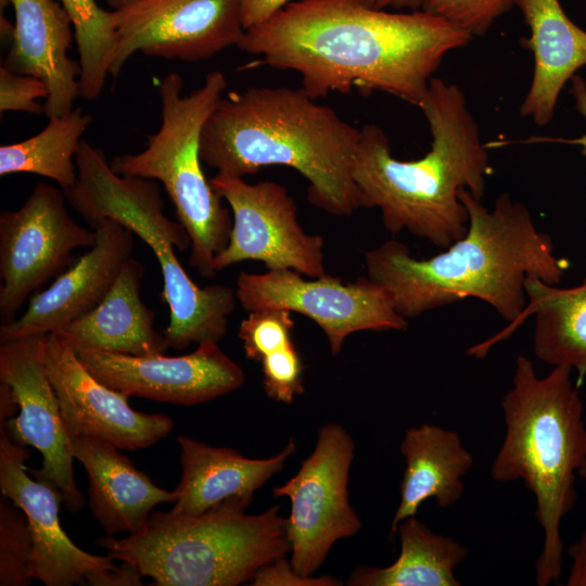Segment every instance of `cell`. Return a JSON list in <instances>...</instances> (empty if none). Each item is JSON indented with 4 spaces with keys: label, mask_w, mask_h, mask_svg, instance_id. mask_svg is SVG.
<instances>
[{
    "label": "cell",
    "mask_w": 586,
    "mask_h": 586,
    "mask_svg": "<svg viewBox=\"0 0 586 586\" xmlns=\"http://www.w3.org/2000/svg\"><path fill=\"white\" fill-rule=\"evenodd\" d=\"M180 445L182 475L174 489L173 512L201 514L230 499L251 505L254 493L280 472L296 451L294 438L277 455L251 459L238 450L213 447L186 435L177 436Z\"/></svg>",
    "instance_id": "ffe728a7"
},
{
    "label": "cell",
    "mask_w": 586,
    "mask_h": 586,
    "mask_svg": "<svg viewBox=\"0 0 586 586\" xmlns=\"http://www.w3.org/2000/svg\"><path fill=\"white\" fill-rule=\"evenodd\" d=\"M252 586H340L343 583L330 575L298 574L286 556L262 566L250 583Z\"/></svg>",
    "instance_id": "836d02e7"
},
{
    "label": "cell",
    "mask_w": 586,
    "mask_h": 586,
    "mask_svg": "<svg viewBox=\"0 0 586 586\" xmlns=\"http://www.w3.org/2000/svg\"><path fill=\"white\" fill-rule=\"evenodd\" d=\"M105 1L111 8H114L116 10L136 0H105Z\"/></svg>",
    "instance_id": "60d3db41"
},
{
    "label": "cell",
    "mask_w": 586,
    "mask_h": 586,
    "mask_svg": "<svg viewBox=\"0 0 586 586\" xmlns=\"http://www.w3.org/2000/svg\"><path fill=\"white\" fill-rule=\"evenodd\" d=\"M227 87L225 75L213 71L200 88L182 95V77L167 74L157 87L158 130L148 136L143 151L115 156L110 162L118 175L163 184L177 220L189 233L190 265L203 278L215 277L214 258L227 246L232 228L230 212L205 177L200 154L203 127Z\"/></svg>",
    "instance_id": "ba28073f"
},
{
    "label": "cell",
    "mask_w": 586,
    "mask_h": 586,
    "mask_svg": "<svg viewBox=\"0 0 586 586\" xmlns=\"http://www.w3.org/2000/svg\"><path fill=\"white\" fill-rule=\"evenodd\" d=\"M92 122L80 107L51 117L37 135L0 148V175L36 174L55 181L62 190L77 181L76 152Z\"/></svg>",
    "instance_id": "4316f807"
},
{
    "label": "cell",
    "mask_w": 586,
    "mask_h": 586,
    "mask_svg": "<svg viewBox=\"0 0 586 586\" xmlns=\"http://www.w3.org/2000/svg\"><path fill=\"white\" fill-rule=\"evenodd\" d=\"M26 446L0 426V493L20 507L34 540L31 576L46 586L87 585L98 573L114 570V559L77 547L60 524V492L50 483L26 474Z\"/></svg>",
    "instance_id": "e0dca14e"
},
{
    "label": "cell",
    "mask_w": 586,
    "mask_h": 586,
    "mask_svg": "<svg viewBox=\"0 0 586 586\" xmlns=\"http://www.w3.org/2000/svg\"><path fill=\"white\" fill-rule=\"evenodd\" d=\"M399 450L405 470L391 535L396 533L402 520L416 515L430 498L442 508L456 504L464 491L462 479L474 462L473 455L462 445L456 431L430 423L409 428Z\"/></svg>",
    "instance_id": "cb8c5ba5"
},
{
    "label": "cell",
    "mask_w": 586,
    "mask_h": 586,
    "mask_svg": "<svg viewBox=\"0 0 586 586\" xmlns=\"http://www.w3.org/2000/svg\"><path fill=\"white\" fill-rule=\"evenodd\" d=\"M571 373L553 367L538 377L527 357H517L512 386L500 403L506 434L489 471L495 482L522 480L534 495L544 533L537 586L557 584L561 576V521L576 502L575 480L586 460L584 406Z\"/></svg>",
    "instance_id": "5b68a950"
},
{
    "label": "cell",
    "mask_w": 586,
    "mask_h": 586,
    "mask_svg": "<svg viewBox=\"0 0 586 586\" xmlns=\"http://www.w3.org/2000/svg\"><path fill=\"white\" fill-rule=\"evenodd\" d=\"M144 266L129 257L103 300L58 332L75 353L103 351L131 356L163 355L169 347L154 327L155 313L141 300Z\"/></svg>",
    "instance_id": "44dd1931"
},
{
    "label": "cell",
    "mask_w": 586,
    "mask_h": 586,
    "mask_svg": "<svg viewBox=\"0 0 586 586\" xmlns=\"http://www.w3.org/2000/svg\"><path fill=\"white\" fill-rule=\"evenodd\" d=\"M570 93L575 100V110L586 118V81L577 74L571 78ZM557 141L581 146V154L586 156V133L575 139H558Z\"/></svg>",
    "instance_id": "74e56055"
},
{
    "label": "cell",
    "mask_w": 586,
    "mask_h": 586,
    "mask_svg": "<svg viewBox=\"0 0 586 586\" xmlns=\"http://www.w3.org/2000/svg\"><path fill=\"white\" fill-rule=\"evenodd\" d=\"M69 446L87 471L89 508L105 535L136 533L145 525L156 505L176 500L174 491L155 485L113 444L69 435Z\"/></svg>",
    "instance_id": "7402d4cb"
},
{
    "label": "cell",
    "mask_w": 586,
    "mask_h": 586,
    "mask_svg": "<svg viewBox=\"0 0 586 586\" xmlns=\"http://www.w3.org/2000/svg\"><path fill=\"white\" fill-rule=\"evenodd\" d=\"M104 385L128 396L182 406L202 404L241 387L243 369L218 343L198 344L187 355L131 356L103 351L76 353Z\"/></svg>",
    "instance_id": "9a60e30c"
},
{
    "label": "cell",
    "mask_w": 586,
    "mask_h": 586,
    "mask_svg": "<svg viewBox=\"0 0 586 586\" xmlns=\"http://www.w3.org/2000/svg\"><path fill=\"white\" fill-rule=\"evenodd\" d=\"M74 27V40L79 53V97L97 100L110 75L115 47L112 12L95 0H60Z\"/></svg>",
    "instance_id": "83f0119b"
},
{
    "label": "cell",
    "mask_w": 586,
    "mask_h": 586,
    "mask_svg": "<svg viewBox=\"0 0 586 586\" xmlns=\"http://www.w3.org/2000/svg\"><path fill=\"white\" fill-rule=\"evenodd\" d=\"M235 295L247 313L280 308L311 319L324 333L332 355L341 352L352 333L408 327L387 291L368 277L345 283L328 273L305 280L292 269L241 271L235 280Z\"/></svg>",
    "instance_id": "30bf717a"
},
{
    "label": "cell",
    "mask_w": 586,
    "mask_h": 586,
    "mask_svg": "<svg viewBox=\"0 0 586 586\" xmlns=\"http://www.w3.org/2000/svg\"><path fill=\"white\" fill-rule=\"evenodd\" d=\"M48 97L46 84L33 76L16 74L1 65L0 67V112H25L40 114L43 105L37 99Z\"/></svg>",
    "instance_id": "d6a6232c"
},
{
    "label": "cell",
    "mask_w": 586,
    "mask_h": 586,
    "mask_svg": "<svg viewBox=\"0 0 586 586\" xmlns=\"http://www.w3.org/2000/svg\"><path fill=\"white\" fill-rule=\"evenodd\" d=\"M526 305L508 331L511 335L528 316H534L535 356L552 367L586 374V275L572 288H559L538 278L525 281Z\"/></svg>",
    "instance_id": "d4e9b609"
},
{
    "label": "cell",
    "mask_w": 586,
    "mask_h": 586,
    "mask_svg": "<svg viewBox=\"0 0 586 586\" xmlns=\"http://www.w3.org/2000/svg\"><path fill=\"white\" fill-rule=\"evenodd\" d=\"M578 476L586 481V460L584 461L583 466L581 467L578 471Z\"/></svg>",
    "instance_id": "b9f144b4"
},
{
    "label": "cell",
    "mask_w": 586,
    "mask_h": 586,
    "mask_svg": "<svg viewBox=\"0 0 586 586\" xmlns=\"http://www.w3.org/2000/svg\"><path fill=\"white\" fill-rule=\"evenodd\" d=\"M517 0H424L422 11L453 23L473 38L485 35Z\"/></svg>",
    "instance_id": "4dcf8cb0"
},
{
    "label": "cell",
    "mask_w": 586,
    "mask_h": 586,
    "mask_svg": "<svg viewBox=\"0 0 586 586\" xmlns=\"http://www.w3.org/2000/svg\"><path fill=\"white\" fill-rule=\"evenodd\" d=\"M34 540L24 511L0 494V586H26L31 576Z\"/></svg>",
    "instance_id": "f1b7e54d"
},
{
    "label": "cell",
    "mask_w": 586,
    "mask_h": 586,
    "mask_svg": "<svg viewBox=\"0 0 586 586\" xmlns=\"http://www.w3.org/2000/svg\"><path fill=\"white\" fill-rule=\"evenodd\" d=\"M46 339L33 334L0 343V382L10 386L20 410L0 426L14 442L41 453L42 468L31 470L33 476L53 485L67 510L77 513L85 498L75 482L69 435L47 373Z\"/></svg>",
    "instance_id": "5bb4252c"
},
{
    "label": "cell",
    "mask_w": 586,
    "mask_h": 586,
    "mask_svg": "<svg viewBox=\"0 0 586 586\" xmlns=\"http://www.w3.org/2000/svg\"><path fill=\"white\" fill-rule=\"evenodd\" d=\"M65 201L63 190L39 182L18 209L0 213L1 324L71 266L76 249L95 244V231L77 224Z\"/></svg>",
    "instance_id": "8fae6325"
},
{
    "label": "cell",
    "mask_w": 586,
    "mask_h": 586,
    "mask_svg": "<svg viewBox=\"0 0 586 586\" xmlns=\"http://www.w3.org/2000/svg\"><path fill=\"white\" fill-rule=\"evenodd\" d=\"M77 181L63 190L68 204L89 224L111 218L128 228L154 253L163 276L161 300L169 308L163 331L169 348L192 343H219L238 302L235 289L199 286L180 264L177 251L191 247L186 228L169 219L155 180L116 174L102 149L80 141L76 152Z\"/></svg>",
    "instance_id": "8992f818"
},
{
    "label": "cell",
    "mask_w": 586,
    "mask_h": 586,
    "mask_svg": "<svg viewBox=\"0 0 586 586\" xmlns=\"http://www.w3.org/2000/svg\"><path fill=\"white\" fill-rule=\"evenodd\" d=\"M377 0H296L245 30L238 48L258 64L301 75L313 99L354 89L397 97L419 107L433 74L473 37L418 10L392 13Z\"/></svg>",
    "instance_id": "6da1fadb"
},
{
    "label": "cell",
    "mask_w": 586,
    "mask_h": 586,
    "mask_svg": "<svg viewBox=\"0 0 586 586\" xmlns=\"http://www.w3.org/2000/svg\"><path fill=\"white\" fill-rule=\"evenodd\" d=\"M459 199L468 212L466 233L440 253L419 259L391 239L365 254L367 277L383 286L406 320L473 297L487 303L509 326L474 345L468 354L483 358L504 340L526 305L525 281L534 277L559 284L569 264L557 257L550 235L539 231L528 208L501 193L493 208L470 191Z\"/></svg>",
    "instance_id": "7a4b0ae2"
},
{
    "label": "cell",
    "mask_w": 586,
    "mask_h": 586,
    "mask_svg": "<svg viewBox=\"0 0 586 586\" xmlns=\"http://www.w3.org/2000/svg\"><path fill=\"white\" fill-rule=\"evenodd\" d=\"M423 1L424 0H377L375 7L378 9L393 8L418 11L421 10Z\"/></svg>",
    "instance_id": "ab89813d"
},
{
    "label": "cell",
    "mask_w": 586,
    "mask_h": 586,
    "mask_svg": "<svg viewBox=\"0 0 586 586\" xmlns=\"http://www.w3.org/2000/svg\"><path fill=\"white\" fill-rule=\"evenodd\" d=\"M112 14L113 77L136 52L195 62L238 46L245 33L241 0H136Z\"/></svg>",
    "instance_id": "4fadbf2b"
},
{
    "label": "cell",
    "mask_w": 586,
    "mask_h": 586,
    "mask_svg": "<svg viewBox=\"0 0 586 586\" xmlns=\"http://www.w3.org/2000/svg\"><path fill=\"white\" fill-rule=\"evenodd\" d=\"M209 183L232 212L228 244L214 258L216 271L258 260L268 270L292 269L311 278L327 275L323 239L303 229L284 186L270 180L249 183L227 171H217Z\"/></svg>",
    "instance_id": "7c38bea8"
},
{
    "label": "cell",
    "mask_w": 586,
    "mask_h": 586,
    "mask_svg": "<svg viewBox=\"0 0 586 586\" xmlns=\"http://www.w3.org/2000/svg\"><path fill=\"white\" fill-rule=\"evenodd\" d=\"M44 361L68 435L109 442L135 450L155 444L174 428L162 413L135 410L128 395L98 381L56 333L47 334Z\"/></svg>",
    "instance_id": "2e32d148"
},
{
    "label": "cell",
    "mask_w": 586,
    "mask_h": 586,
    "mask_svg": "<svg viewBox=\"0 0 586 586\" xmlns=\"http://www.w3.org/2000/svg\"><path fill=\"white\" fill-rule=\"evenodd\" d=\"M530 29L523 47L534 54L531 86L520 113L538 126L551 122L568 80L586 66V31L565 14L559 0H517Z\"/></svg>",
    "instance_id": "603a6c76"
},
{
    "label": "cell",
    "mask_w": 586,
    "mask_h": 586,
    "mask_svg": "<svg viewBox=\"0 0 586 586\" xmlns=\"http://www.w3.org/2000/svg\"><path fill=\"white\" fill-rule=\"evenodd\" d=\"M259 364L263 387L270 399L291 405L304 393V366L294 342L265 356Z\"/></svg>",
    "instance_id": "1f68e13d"
},
{
    "label": "cell",
    "mask_w": 586,
    "mask_h": 586,
    "mask_svg": "<svg viewBox=\"0 0 586 586\" xmlns=\"http://www.w3.org/2000/svg\"><path fill=\"white\" fill-rule=\"evenodd\" d=\"M16 409H18V406L10 386L0 382V424L13 418Z\"/></svg>",
    "instance_id": "f35d334b"
},
{
    "label": "cell",
    "mask_w": 586,
    "mask_h": 586,
    "mask_svg": "<svg viewBox=\"0 0 586 586\" xmlns=\"http://www.w3.org/2000/svg\"><path fill=\"white\" fill-rule=\"evenodd\" d=\"M360 129L303 88L251 87L222 97L201 135L202 162L239 177L282 165L308 182L307 199L335 216L360 208L353 164Z\"/></svg>",
    "instance_id": "277c9868"
},
{
    "label": "cell",
    "mask_w": 586,
    "mask_h": 586,
    "mask_svg": "<svg viewBox=\"0 0 586 586\" xmlns=\"http://www.w3.org/2000/svg\"><path fill=\"white\" fill-rule=\"evenodd\" d=\"M419 109L431 131L430 151L418 160L395 158L383 129L367 124L360 129L353 178L360 206L379 208L392 235L406 230L446 249L468 226L459 191L466 189L482 200L489 155L456 85L432 78Z\"/></svg>",
    "instance_id": "3957f363"
},
{
    "label": "cell",
    "mask_w": 586,
    "mask_h": 586,
    "mask_svg": "<svg viewBox=\"0 0 586 586\" xmlns=\"http://www.w3.org/2000/svg\"><path fill=\"white\" fill-rule=\"evenodd\" d=\"M143 576L129 563L122 562L114 570L98 573L88 579L91 586H133L142 585Z\"/></svg>",
    "instance_id": "d590c367"
},
{
    "label": "cell",
    "mask_w": 586,
    "mask_h": 586,
    "mask_svg": "<svg viewBox=\"0 0 586 586\" xmlns=\"http://www.w3.org/2000/svg\"><path fill=\"white\" fill-rule=\"evenodd\" d=\"M291 311L265 308L249 313L239 326L238 336L243 343L245 357L256 362L293 343L295 322Z\"/></svg>",
    "instance_id": "f546056e"
},
{
    "label": "cell",
    "mask_w": 586,
    "mask_h": 586,
    "mask_svg": "<svg viewBox=\"0 0 586 586\" xmlns=\"http://www.w3.org/2000/svg\"><path fill=\"white\" fill-rule=\"evenodd\" d=\"M95 244L48 286L29 297L23 315L1 324L0 343L33 334L54 333L92 310L131 257L133 233L111 218L92 227Z\"/></svg>",
    "instance_id": "ac0fdd59"
},
{
    "label": "cell",
    "mask_w": 586,
    "mask_h": 586,
    "mask_svg": "<svg viewBox=\"0 0 586 586\" xmlns=\"http://www.w3.org/2000/svg\"><path fill=\"white\" fill-rule=\"evenodd\" d=\"M291 0H241L245 30L263 24L282 10Z\"/></svg>",
    "instance_id": "e575fe53"
},
{
    "label": "cell",
    "mask_w": 586,
    "mask_h": 586,
    "mask_svg": "<svg viewBox=\"0 0 586 586\" xmlns=\"http://www.w3.org/2000/svg\"><path fill=\"white\" fill-rule=\"evenodd\" d=\"M571 560L566 586H586V528L579 538L568 547Z\"/></svg>",
    "instance_id": "8d00e7d4"
},
{
    "label": "cell",
    "mask_w": 586,
    "mask_h": 586,
    "mask_svg": "<svg viewBox=\"0 0 586 586\" xmlns=\"http://www.w3.org/2000/svg\"><path fill=\"white\" fill-rule=\"evenodd\" d=\"M14 10L11 48L2 64L42 80L48 118L72 111L79 97L80 64L68 58L74 33L63 7L53 0H4Z\"/></svg>",
    "instance_id": "d6986e66"
},
{
    "label": "cell",
    "mask_w": 586,
    "mask_h": 586,
    "mask_svg": "<svg viewBox=\"0 0 586 586\" xmlns=\"http://www.w3.org/2000/svg\"><path fill=\"white\" fill-rule=\"evenodd\" d=\"M400 553L385 568L361 565L349 575V586H460L456 568L468 549L453 537L432 532L416 515L397 527Z\"/></svg>",
    "instance_id": "484cf974"
},
{
    "label": "cell",
    "mask_w": 586,
    "mask_h": 586,
    "mask_svg": "<svg viewBox=\"0 0 586 586\" xmlns=\"http://www.w3.org/2000/svg\"><path fill=\"white\" fill-rule=\"evenodd\" d=\"M249 506L230 499L196 515L155 512L140 531L125 538L105 535L97 544L154 585L237 586L290 553L280 506L246 514Z\"/></svg>",
    "instance_id": "52a82bcc"
},
{
    "label": "cell",
    "mask_w": 586,
    "mask_h": 586,
    "mask_svg": "<svg viewBox=\"0 0 586 586\" xmlns=\"http://www.w3.org/2000/svg\"><path fill=\"white\" fill-rule=\"evenodd\" d=\"M354 456L355 443L347 430L327 423L318 430L314 450L298 471L272 488L273 497L290 500L285 532L290 562L298 574L314 575L337 540L361 530V520L348 499Z\"/></svg>",
    "instance_id": "9c48e42d"
}]
</instances>
